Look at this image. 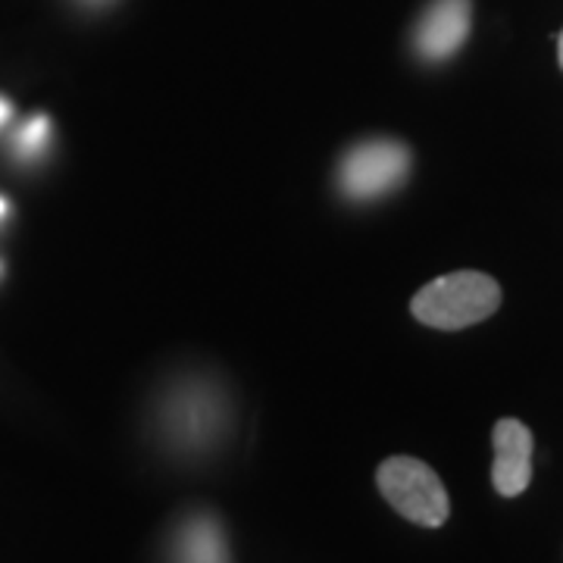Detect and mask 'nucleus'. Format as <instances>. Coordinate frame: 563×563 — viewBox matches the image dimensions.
<instances>
[{
	"label": "nucleus",
	"mask_w": 563,
	"mask_h": 563,
	"mask_svg": "<svg viewBox=\"0 0 563 563\" xmlns=\"http://www.w3.org/2000/svg\"><path fill=\"white\" fill-rule=\"evenodd\" d=\"M498 307H501L498 282L485 273L461 269V273L439 276L429 285H422L410 301V313L422 325L454 332V329H466V325L488 320Z\"/></svg>",
	"instance_id": "nucleus-1"
},
{
	"label": "nucleus",
	"mask_w": 563,
	"mask_h": 563,
	"mask_svg": "<svg viewBox=\"0 0 563 563\" xmlns=\"http://www.w3.org/2000/svg\"><path fill=\"white\" fill-rule=\"evenodd\" d=\"M376 483L383 498L404 520L410 523L426 526V529H439L448 523L451 514V501L444 483L439 479V473L429 463L417 461V457H388L379 463Z\"/></svg>",
	"instance_id": "nucleus-2"
},
{
	"label": "nucleus",
	"mask_w": 563,
	"mask_h": 563,
	"mask_svg": "<svg viewBox=\"0 0 563 563\" xmlns=\"http://www.w3.org/2000/svg\"><path fill=\"white\" fill-rule=\"evenodd\" d=\"M410 173V151L395 139L363 141L344 154L339 185L354 201H373L395 191Z\"/></svg>",
	"instance_id": "nucleus-3"
},
{
	"label": "nucleus",
	"mask_w": 563,
	"mask_h": 563,
	"mask_svg": "<svg viewBox=\"0 0 563 563\" xmlns=\"http://www.w3.org/2000/svg\"><path fill=\"white\" fill-rule=\"evenodd\" d=\"M470 0H432L413 32V47L422 60H448L470 38Z\"/></svg>",
	"instance_id": "nucleus-4"
},
{
	"label": "nucleus",
	"mask_w": 563,
	"mask_h": 563,
	"mask_svg": "<svg viewBox=\"0 0 563 563\" xmlns=\"http://www.w3.org/2000/svg\"><path fill=\"white\" fill-rule=\"evenodd\" d=\"M495 466L492 483L504 498L523 495L532 483V432L520 420H498L492 432Z\"/></svg>",
	"instance_id": "nucleus-5"
},
{
	"label": "nucleus",
	"mask_w": 563,
	"mask_h": 563,
	"mask_svg": "<svg viewBox=\"0 0 563 563\" xmlns=\"http://www.w3.org/2000/svg\"><path fill=\"white\" fill-rule=\"evenodd\" d=\"M176 558H179V563H229L220 526L207 520V517L191 520L181 529Z\"/></svg>",
	"instance_id": "nucleus-6"
},
{
	"label": "nucleus",
	"mask_w": 563,
	"mask_h": 563,
	"mask_svg": "<svg viewBox=\"0 0 563 563\" xmlns=\"http://www.w3.org/2000/svg\"><path fill=\"white\" fill-rule=\"evenodd\" d=\"M44 135H47V120L38 117V120H32L25 129H22V135L16 144H20L22 154H35V151H38V144L44 141Z\"/></svg>",
	"instance_id": "nucleus-7"
},
{
	"label": "nucleus",
	"mask_w": 563,
	"mask_h": 563,
	"mask_svg": "<svg viewBox=\"0 0 563 563\" xmlns=\"http://www.w3.org/2000/svg\"><path fill=\"white\" fill-rule=\"evenodd\" d=\"M7 117H10V103H7V101H3V98H0V125L7 122Z\"/></svg>",
	"instance_id": "nucleus-8"
},
{
	"label": "nucleus",
	"mask_w": 563,
	"mask_h": 563,
	"mask_svg": "<svg viewBox=\"0 0 563 563\" xmlns=\"http://www.w3.org/2000/svg\"><path fill=\"white\" fill-rule=\"evenodd\" d=\"M558 47H561V69H563V32H561V38H558Z\"/></svg>",
	"instance_id": "nucleus-9"
},
{
	"label": "nucleus",
	"mask_w": 563,
	"mask_h": 563,
	"mask_svg": "<svg viewBox=\"0 0 563 563\" xmlns=\"http://www.w3.org/2000/svg\"><path fill=\"white\" fill-rule=\"evenodd\" d=\"M7 213V203H3V198H0V217Z\"/></svg>",
	"instance_id": "nucleus-10"
}]
</instances>
